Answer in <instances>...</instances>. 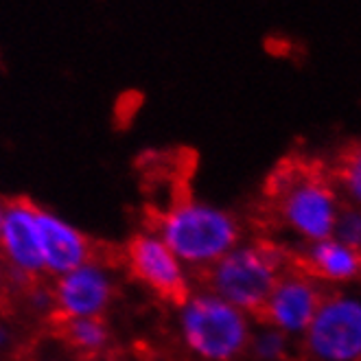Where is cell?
Segmentation results:
<instances>
[{"mask_svg":"<svg viewBox=\"0 0 361 361\" xmlns=\"http://www.w3.org/2000/svg\"><path fill=\"white\" fill-rule=\"evenodd\" d=\"M267 195L281 224L307 243L333 237L339 215V190L331 173L313 164L293 162L269 178Z\"/></svg>","mask_w":361,"mask_h":361,"instance_id":"obj_1","label":"cell"},{"mask_svg":"<svg viewBox=\"0 0 361 361\" xmlns=\"http://www.w3.org/2000/svg\"><path fill=\"white\" fill-rule=\"evenodd\" d=\"M156 235L182 265L206 269L239 245L241 226L228 210L195 200L176 202L158 215Z\"/></svg>","mask_w":361,"mask_h":361,"instance_id":"obj_2","label":"cell"},{"mask_svg":"<svg viewBox=\"0 0 361 361\" xmlns=\"http://www.w3.org/2000/svg\"><path fill=\"white\" fill-rule=\"evenodd\" d=\"M287 261L291 259H285L274 245L239 243L202 271L206 274L208 293H215L243 313L259 315L274 285L287 269Z\"/></svg>","mask_w":361,"mask_h":361,"instance_id":"obj_3","label":"cell"},{"mask_svg":"<svg viewBox=\"0 0 361 361\" xmlns=\"http://www.w3.org/2000/svg\"><path fill=\"white\" fill-rule=\"evenodd\" d=\"M186 348L204 361H235L250 346V317L215 293H190L180 305Z\"/></svg>","mask_w":361,"mask_h":361,"instance_id":"obj_4","label":"cell"},{"mask_svg":"<svg viewBox=\"0 0 361 361\" xmlns=\"http://www.w3.org/2000/svg\"><path fill=\"white\" fill-rule=\"evenodd\" d=\"M309 353L320 361H359L361 305L353 295L335 293L324 300L305 331Z\"/></svg>","mask_w":361,"mask_h":361,"instance_id":"obj_5","label":"cell"},{"mask_svg":"<svg viewBox=\"0 0 361 361\" xmlns=\"http://www.w3.org/2000/svg\"><path fill=\"white\" fill-rule=\"evenodd\" d=\"M125 265L136 281L171 305H182L190 295L184 265L156 232H138L125 245Z\"/></svg>","mask_w":361,"mask_h":361,"instance_id":"obj_6","label":"cell"},{"mask_svg":"<svg viewBox=\"0 0 361 361\" xmlns=\"http://www.w3.org/2000/svg\"><path fill=\"white\" fill-rule=\"evenodd\" d=\"M324 295L326 293L320 283L293 265L283 271L257 317L263 324L279 329L289 337L305 335Z\"/></svg>","mask_w":361,"mask_h":361,"instance_id":"obj_7","label":"cell"},{"mask_svg":"<svg viewBox=\"0 0 361 361\" xmlns=\"http://www.w3.org/2000/svg\"><path fill=\"white\" fill-rule=\"evenodd\" d=\"M35 210L37 204L27 197L5 200V219L3 230H0V257H3L13 276V287H31L44 274Z\"/></svg>","mask_w":361,"mask_h":361,"instance_id":"obj_8","label":"cell"},{"mask_svg":"<svg viewBox=\"0 0 361 361\" xmlns=\"http://www.w3.org/2000/svg\"><path fill=\"white\" fill-rule=\"evenodd\" d=\"M55 320L101 317L114 298V281L97 259L63 274L51 289Z\"/></svg>","mask_w":361,"mask_h":361,"instance_id":"obj_9","label":"cell"},{"mask_svg":"<svg viewBox=\"0 0 361 361\" xmlns=\"http://www.w3.org/2000/svg\"><path fill=\"white\" fill-rule=\"evenodd\" d=\"M35 224H37V239H39V254H42L44 274L59 279V276L81 267L83 263L94 261L90 239L66 219H61L55 212L37 206Z\"/></svg>","mask_w":361,"mask_h":361,"instance_id":"obj_10","label":"cell"},{"mask_svg":"<svg viewBox=\"0 0 361 361\" xmlns=\"http://www.w3.org/2000/svg\"><path fill=\"white\" fill-rule=\"evenodd\" d=\"M293 265L317 283H350L361 271V254L333 237L309 243L302 257H293Z\"/></svg>","mask_w":361,"mask_h":361,"instance_id":"obj_11","label":"cell"},{"mask_svg":"<svg viewBox=\"0 0 361 361\" xmlns=\"http://www.w3.org/2000/svg\"><path fill=\"white\" fill-rule=\"evenodd\" d=\"M61 339L73 350L86 357L105 353L110 346V331L101 317H77V320H57Z\"/></svg>","mask_w":361,"mask_h":361,"instance_id":"obj_12","label":"cell"},{"mask_svg":"<svg viewBox=\"0 0 361 361\" xmlns=\"http://www.w3.org/2000/svg\"><path fill=\"white\" fill-rule=\"evenodd\" d=\"M247 348L261 361H283L289 350V335L263 324L261 331H252Z\"/></svg>","mask_w":361,"mask_h":361,"instance_id":"obj_13","label":"cell"},{"mask_svg":"<svg viewBox=\"0 0 361 361\" xmlns=\"http://www.w3.org/2000/svg\"><path fill=\"white\" fill-rule=\"evenodd\" d=\"M335 188L346 195V200H350L353 206H359L361 202V158H359V149H353L350 154H346L342 158V162L337 164V171L331 173Z\"/></svg>","mask_w":361,"mask_h":361,"instance_id":"obj_14","label":"cell"},{"mask_svg":"<svg viewBox=\"0 0 361 361\" xmlns=\"http://www.w3.org/2000/svg\"><path fill=\"white\" fill-rule=\"evenodd\" d=\"M333 239L342 241L350 247L361 245V215H359V208L357 206H344L339 208V215L333 228Z\"/></svg>","mask_w":361,"mask_h":361,"instance_id":"obj_15","label":"cell"},{"mask_svg":"<svg viewBox=\"0 0 361 361\" xmlns=\"http://www.w3.org/2000/svg\"><path fill=\"white\" fill-rule=\"evenodd\" d=\"M13 289V279H11V271L7 267V263L3 261V257H0V300L5 298L7 291Z\"/></svg>","mask_w":361,"mask_h":361,"instance_id":"obj_16","label":"cell"},{"mask_svg":"<svg viewBox=\"0 0 361 361\" xmlns=\"http://www.w3.org/2000/svg\"><path fill=\"white\" fill-rule=\"evenodd\" d=\"M9 344H11V331L7 329V324L0 322V350L9 348Z\"/></svg>","mask_w":361,"mask_h":361,"instance_id":"obj_17","label":"cell"},{"mask_svg":"<svg viewBox=\"0 0 361 361\" xmlns=\"http://www.w3.org/2000/svg\"><path fill=\"white\" fill-rule=\"evenodd\" d=\"M3 219H5V200H0V230H3Z\"/></svg>","mask_w":361,"mask_h":361,"instance_id":"obj_18","label":"cell"},{"mask_svg":"<svg viewBox=\"0 0 361 361\" xmlns=\"http://www.w3.org/2000/svg\"><path fill=\"white\" fill-rule=\"evenodd\" d=\"M49 361H55V359H49Z\"/></svg>","mask_w":361,"mask_h":361,"instance_id":"obj_19","label":"cell"}]
</instances>
